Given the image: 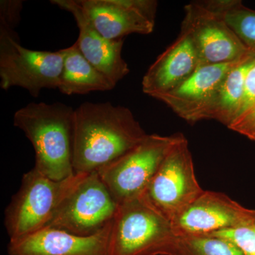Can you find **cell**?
<instances>
[{
  "mask_svg": "<svg viewBox=\"0 0 255 255\" xmlns=\"http://www.w3.org/2000/svg\"><path fill=\"white\" fill-rule=\"evenodd\" d=\"M147 133L131 111L110 102H85L74 110L75 173H92L123 155Z\"/></svg>",
  "mask_w": 255,
  "mask_h": 255,
  "instance_id": "1",
  "label": "cell"
},
{
  "mask_svg": "<svg viewBox=\"0 0 255 255\" xmlns=\"http://www.w3.org/2000/svg\"><path fill=\"white\" fill-rule=\"evenodd\" d=\"M74 110L60 102H31L14 113V127L24 132L34 148V168L53 180H63L75 174Z\"/></svg>",
  "mask_w": 255,
  "mask_h": 255,
  "instance_id": "2",
  "label": "cell"
},
{
  "mask_svg": "<svg viewBox=\"0 0 255 255\" xmlns=\"http://www.w3.org/2000/svg\"><path fill=\"white\" fill-rule=\"evenodd\" d=\"M178 238L172 222L144 193L119 204L112 221L109 255H172Z\"/></svg>",
  "mask_w": 255,
  "mask_h": 255,
  "instance_id": "3",
  "label": "cell"
},
{
  "mask_svg": "<svg viewBox=\"0 0 255 255\" xmlns=\"http://www.w3.org/2000/svg\"><path fill=\"white\" fill-rule=\"evenodd\" d=\"M87 175L75 173L63 180H53L34 167L23 174L21 187L5 211L10 241L46 227L67 196Z\"/></svg>",
  "mask_w": 255,
  "mask_h": 255,
  "instance_id": "4",
  "label": "cell"
},
{
  "mask_svg": "<svg viewBox=\"0 0 255 255\" xmlns=\"http://www.w3.org/2000/svg\"><path fill=\"white\" fill-rule=\"evenodd\" d=\"M182 133L147 134L123 155L97 171L119 204L144 194Z\"/></svg>",
  "mask_w": 255,
  "mask_h": 255,
  "instance_id": "5",
  "label": "cell"
},
{
  "mask_svg": "<svg viewBox=\"0 0 255 255\" xmlns=\"http://www.w3.org/2000/svg\"><path fill=\"white\" fill-rule=\"evenodd\" d=\"M62 49L55 52L28 49L14 30L0 26V87L25 89L38 97L44 89H58L63 70Z\"/></svg>",
  "mask_w": 255,
  "mask_h": 255,
  "instance_id": "6",
  "label": "cell"
},
{
  "mask_svg": "<svg viewBox=\"0 0 255 255\" xmlns=\"http://www.w3.org/2000/svg\"><path fill=\"white\" fill-rule=\"evenodd\" d=\"M204 191L196 179L189 143L182 134L161 164L145 191L146 196L172 222Z\"/></svg>",
  "mask_w": 255,
  "mask_h": 255,
  "instance_id": "7",
  "label": "cell"
},
{
  "mask_svg": "<svg viewBox=\"0 0 255 255\" xmlns=\"http://www.w3.org/2000/svg\"><path fill=\"white\" fill-rule=\"evenodd\" d=\"M119 205L95 171L67 196L46 227L92 236L112 222Z\"/></svg>",
  "mask_w": 255,
  "mask_h": 255,
  "instance_id": "8",
  "label": "cell"
},
{
  "mask_svg": "<svg viewBox=\"0 0 255 255\" xmlns=\"http://www.w3.org/2000/svg\"><path fill=\"white\" fill-rule=\"evenodd\" d=\"M181 30L189 33L201 66L241 61L255 56L222 16L205 1H192L184 7Z\"/></svg>",
  "mask_w": 255,
  "mask_h": 255,
  "instance_id": "9",
  "label": "cell"
},
{
  "mask_svg": "<svg viewBox=\"0 0 255 255\" xmlns=\"http://www.w3.org/2000/svg\"><path fill=\"white\" fill-rule=\"evenodd\" d=\"M87 18L105 38L150 34L155 24L157 2L153 0H77Z\"/></svg>",
  "mask_w": 255,
  "mask_h": 255,
  "instance_id": "10",
  "label": "cell"
},
{
  "mask_svg": "<svg viewBox=\"0 0 255 255\" xmlns=\"http://www.w3.org/2000/svg\"><path fill=\"white\" fill-rule=\"evenodd\" d=\"M253 212L223 193L204 191L172 224L178 237L210 236L238 227Z\"/></svg>",
  "mask_w": 255,
  "mask_h": 255,
  "instance_id": "11",
  "label": "cell"
},
{
  "mask_svg": "<svg viewBox=\"0 0 255 255\" xmlns=\"http://www.w3.org/2000/svg\"><path fill=\"white\" fill-rule=\"evenodd\" d=\"M112 224L90 236H79L63 230L45 227L9 241L8 255H109Z\"/></svg>",
  "mask_w": 255,
  "mask_h": 255,
  "instance_id": "12",
  "label": "cell"
},
{
  "mask_svg": "<svg viewBox=\"0 0 255 255\" xmlns=\"http://www.w3.org/2000/svg\"><path fill=\"white\" fill-rule=\"evenodd\" d=\"M51 2L73 15L79 29L75 43L95 68L116 85L130 73L128 65L122 56L124 38L110 40L102 36L94 27L77 0H52Z\"/></svg>",
  "mask_w": 255,
  "mask_h": 255,
  "instance_id": "13",
  "label": "cell"
},
{
  "mask_svg": "<svg viewBox=\"0 0 255 255\" xmlns=\"http://www.w3.org/2000/svg\"><path fill=\"white\" fill-rule=\"evenodd\" d=\"M243 60L199 67L180 86L155 99L163 102L188 123H196L203 120L223 79Z\"/></svg>",
  "mask_w": 255,
  "mask_h": 255,
  "instance_id": "14",
  "label": "cell"
},
{
  "mask_svg": "<svg viewBox=\"0 0 255 255\" xmlns=\"http://www.w3.org/2000/svg\"><path fill=\"white\" fill-rule=\"evenodd\" d=\"M200 67L191 36L181 30L175 41L155 60L142 81V91L155 98L180 86Z\"/></svg>",
  "mask_w": 255,
  "mask_h": 255,
  "instance_id": "15",
  "label": "cell"
},
{
  "mask_svg": "<svg viewBox=\"0 0 255 255\" xmlns=\"http://www.w3.org/2000/svg\"><path fill=\"white\" fill-rule=\"evenodd\" d=\"M63 70L58 90L63 95H87L110 91L115 84L85 58L76 43L62 49Z\"/></svg>",
  "mask_w": 255,
  "mask_h": 255,
  "instance_id": "16",
  "label": "cell"
},
{
  "mask_svg": "<svg viewBox=\"0 0 255 255\" xmlns=\"http://www.w3.org/2000/svg\"><path fill=\"white\" fill-rule=\"evenodd\" d=\"M255 65V56L238 64L226 75L206 109L203 120L213 119L228 128L238 115L246 91L247 78Z\"/></svg>",
  "mask_w": 255,
  "mask_h": 255,
  "instance_id": "17",
  "label": "cell"
},
{
  "mask_svg": "<svg viewBox=\"0 0 255 255\" xmlns=\"http://www.w3.org/2000/svg\"><path fill=\"white\" fill-rule=\"evenodd\" d=\"M206 4L222 16L229 27L255 55V10L239 0H209Z\"/></svg>",
  "mask_w": 255,
  "mask_h": 255,
  "instance_id": "18",
  "label": "cell"
},
{
  "mask_svg": "<svg viewBox=\"0 0 255 255\" xmlns=\"http://www.w3.org/2000/svg\"><path fill=\"white\" fill-rule=\"evenodd\" d=\"M172 255H244L233 243L214 236L179 237Z\"/></svg>",
  "mask_w": 255,
  "mask_h": 255,
  "instance_id": "19",
  "label": "cell"
},
{
  "mask_svg": "<svg viewBox=\"0 0 255 255\" xmlns=\"http://www.w3.org/2000/svg\"><path fill=\"white\" fill-rule=\"evenodd\" d=\"M228 128L255 142V65L248 73L241 108Z\"/></svg>",
  "mask_w": 255,
  "mask_h": 255,
  "instance_id": "20",
  "label": "cell"
},
{
  "mask_svg": "<svg viewBox=\"0 0 255 255\" xmlns=\"http://www.w3.org/2000/svg\"><path fill=\"white\" fill-rule=\"evenodd\" d=\"M210 236L228 240L244 255H255V210L246 222L238 227L219 231Z\"/></svg>",
  "mask_w": 255,
  "mask_h": 255,
  "instance_id": "21",
  "label": "cell"
},
{
  "mask_svg": "<svg viewBox=\"0 0 255 255\" xmlns=\"http://www.w3.org/2000/svg\"><path fill=\"white\" fill-rule=\"evenodd\" d=\"M22 7V1L1 0L0 1V26L14 30L21 21Z\"/></svg>",
  "mask_w": 255,
  "mask_h": 255,
  "instance_id": "22",
  "label": "cell"
}]
</instances>
